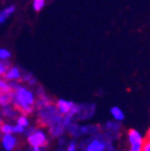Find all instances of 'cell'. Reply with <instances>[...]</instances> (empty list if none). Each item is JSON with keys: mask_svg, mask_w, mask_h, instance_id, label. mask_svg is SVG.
Listing matches in <instances>:
<instances>
[{"mask_svg": "<svg viewBox=\"0 0 150 151\" xmlns=\"http://www.w3.org/2000/svg\"><path fill=\"white\" fill-rule=\"evenodd\" d=\"M12 102L14 103L15 107L23 114H30L33 111V94L23 87L14 90V96Z\"/></svg>", "mask_w": 150, "mask_h": 151, "instance_id": "1", "label": "cell"}, {"mask_svg": "<svg viewBox=\"0 0 150 151\" xmlns=\"http://www.w3.org/2000/svg\"><path fill=\"white\" fill-rule=\"evenodd\" d=\"M128 140L130 142V150L132 151H141L145 138L137 130L131 129L128 132Z\"/></svg>", "mask_w": 150, "mask_h": 151, "instance_id": "2", "label": "cell"}, {"mask_svg": "<svg viewBox=\"0 0 150 151\" xmlns=\"http://www.w3.org/2000/svg\"><path fill=\"white\" fill-rule=\"evenodd\" d=\"M79 107L78 105L74 104L71 101H66V100H59L57 102V111L61 115H71L74 116L79 111Z\"/></svg>", "mask_w": 150, "mask_h": 151, "instance_id": "3", "label": "cell"}, {"mask_svg": "<svg viewBox=\"0 0 150 151\" xmlns=\"http://www.w3.org/2000/svg\"><path fill=\"white\" fill-rule=\"evenodd\" d=\"M28 142L32 147H44L47 142L45 134L40 131L32 132L28 137Z\"/></svg>", "mask_w": 150, "mask_h": 151, "instance_id": "4", "label": "cell"}, {"mask_svg": "<svg viewBox=\"0 0 150 151\" xmlns=\"http://www.w3.org/2000/svg\"><path fill=\"white\" fill-rule=\"evenodd\" d=\"M15 144H16V140L11 134H6L2 138V146L3 148L6 149V151H11L12 149L14 148Z\"/></svg>", "mask_w": 150, "mask_h": 151, "instance_id": "5", "label": "cell"}, {"mask_svg": "<svg viewBox=\"0 0 150 151\" xmlns=\"http://www.w3.org/2000/svg\"><path fill=\"white\" fill-rule=\"evenodd\" d=\"M104 150H105V144L100 139H93L86 147V151H104Z\"/></svg>", "mask_w": 150, "mask_h": 151, "instance_id": "6", "label": "cell"}, {"mask_svg": "<svg viewBox=\"0 0 150 151\" xmlns=\"http://www.w3.org/2000/svg\"><path fill=\"white\" fill-rule=\"evenodd\" d=\"M110 114H112V116L114 117V119L117 120V121H121V120L124 119L123 111H122L118 106H114V107H112Z\"/></svg>", "mask_w": 150, "mask_h": 151, "instance_id": "7", "label": "cell"}, {"mask_svg": "<svg viewBox=\"0 0 150 151\" xmlns=\"http://www.w3.org/2000/svg\"><path fill=\"white\" fill-rule=\"evenodd\" d=\"M20 77V72L17 68H12L9 69V71L6 74V78L10 79V81H14V79H18Z\"/></svg>", "mask_w": 150, "mask_h": 151, "instance_id": "8", "label": "cell"}, {"mask_svg": "<svg viewBox=\"0 0 150 151\" xmlns=\"http://www.w3.org/2000/svg\"><path fill=\"white\" fill-rule=\"evenodd\" d=\"M15 10V6H9V8H6V10H3L2 12H0V24L4 23L8 18H9L10 15L14 12Z\"/></svg>", "mask_w": 150, "mask_h": 151, "instance_id": "9", "label": "cell"}, {"mask_svg": "<svg viewBox=\"0 0 150 151\" xmlns=\"http://www.w3.org/2000/svg\"><path fill=\"white\" fill-rule=\"evenodd\" d=\"M44 4H45V0H35L33 1V9L37 12H39L43 9Z\"/></svg>", "mask_w": 150, "mask_h": 151, "instance_id": "10", "label": "cell"}, {"mask_svg": "<svg viewBox=\"0 0 150 151\" xmlns=\"http://www.w3.org/2000/svg\"><path fill=\"white\" fill-rule=\"evenodd\" d=\"M3 107H4V109H3V113H4V115H6V116H8V117L14 116V114H15L14 109H13L12 107H10L9 104H8V105H4Z\"/></svg>", "mask_w": 150, "mask_h": 151, "instance_id": "11", "label": "cell"}, {"mask_svg": "<svg viewBox=\"0 0 150 151\" xmlns=\"http://www.w3.org/2000/svg\"><path fill=\"white\" fill-rule=\"evenodd\" d=\"M0 129H1V131L4 134L13 133V127H11V125H9V124H1L0 125Z\"/></svg>", "mask_w": 150, "mask_h": 151, "instance_id": "12", "label": "cell"}, {"mask_svg": "<svg viewBox=\"0 0 150 151\" xmlns=\"http://www.w3.org/2000/svg\"><path fill=\"white\" fill-rule=\"evenodd\" d=\"M10 57H11V52H8L6 50L0 48V59H2V60H6V59L10 58Z\"/></svg>", "mask_w": 150, "mask_h": 151, "instance_id": "13", "label": "cell"}, {"mask_svg": "<svg viewBox=\"0 0 150 151\" xmlns=\"http://www.w3.org/2000/svg\"><path fill=\"white\" fill-rule=\"evenodd\" d=\"M17 124L22 125V127H27L28 125V119H27L25 116H20L18 117V119H17Z\"/></svg>", "mask_w": 150, "mask_h": 151, "instance_id": "14", "label": "cell"}, {"mask_svg": "<svg viewBox=\"0 0 150 151\" xmlns=\"http://www.w3.org/2000/svg\"><path fill=\"white\" fill-rule=\"evenodd\" d=\"M141 151H150V139L146 138L144 140V144H143V147H141Z\"/></svg>", "mask_w": 150, "mask_h": 151, "instance_id": "15", "label": "cell"}, {"mask_svg": "<svg viewBox=\"0 0 150 151\" xmlns=\"http://www.w3.org/2000/svg\"><path fill=\"white\" fill-rule=\"evenodd\" d=\"M24 130H25V128L22 127V125H19V124L14 125V127H13V133H23Z\"/></svg>", "mask_w": 150, "mask_h": 151, "instance_id": "16", "label": "cell"}, {"mask_svg": "<svg viewBox=\"0 0 150 151\" xmlns=\"http://www.w3.org/2000/svg\"><path fill=\"white\" fill-rule=\"evenodd\" d=\"M66 151H76V146H75L74 142H71V144H70L68 149H66Z\"/></svg>", "mask_w": 150, "mask_h": 151, "instance_id": "17", "label": "cell"}, {"mask_svg": "<svg viewBox=\"0 0 150 151\" xmlns=\"http://www.w3.org/2000/svg\"><path fill=\"white\" fill-rule=\"evenodd\" d=\"M146 138H148V139H150V128L149 130L147 131V135H146Z\"/></svg>", "mask_w": 150, "mask_h": 151, "instance_id": "18", "label": "cell"}, {"mask_svg": "<svg viewBox=\"0 0 150 151\" xmlns=\"http://www.w3.org/2000/svg\"><path fill=\"white\" fill-rule=\"evenodd\" d=\"M32 151H41L40 147H33V150H32Z\"/></svg>", "mask_w": 150, "mask_h": 151, "instance_id": "19", "label": "cell"}, {"mask_svg": "<svg viewBox=\"0 0 150 151\" xmlns=\"http://www.w3.org/2000/svg\"><path fill=\"white\" fill-rule=\"evenodd\" d=\"M130 151H132V150H130Z\"/></svg>", "mask_w": 150, "mask_h": 151, "instance_id": "20", "label": "cell"}]
</instances>
